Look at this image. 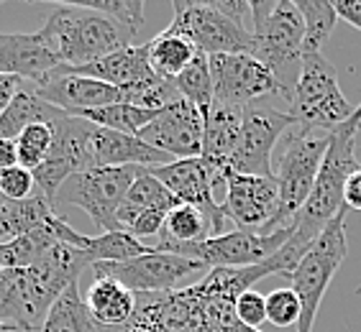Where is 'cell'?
I'll use <instances>...</instances> for the list:
<instances>
[{"instance_id":"obj_1","label":"cell","mask_w":361,"mask_h":332,"mask_svg":"<svg viewBox=\"0 0 361 332\" xmlns=\"http://www.w3.org/2000/svg\"><path fill=\"white\" fill-rule=\"evenodd\" d=\"M92 266L85 250L54 243L34 266L6 269L0 276V322L16 332H42L44 319L64 289Z\"/></svg>"},{"instance_id":"obj_2","label":"cell","mask_w":361,"mask_h":332,"mask_svg":"<svg viewBox=\"0 0 361 332\" xmlns=\"http://www.w3.org/2000/svg\"><path fill=\"white\" fill-rule=\"evenodd\" d=\"M36 34L42 36L49 51L67 70H77V67L92 64L118 51V49L133 46V39H136L121 23L82 6V3L56 6Z\"/></svg>"},{"instance_id":"obj_3","label":"cell","mask_w":361,"mask_h":332,"mask_svg":"<svg viewBox=\"0 0 361 332\" xmlns=\"http://www.w3.org/2000/svg\"><path fill=\"white\" fill-rule=\"evenodd\" d=\"M359 131L361 120L351 115L338 131L331 133V146H328L326 159L320 164L315 187L307 197L302 212L295 220L292 241L302 248H307L326 230L328 222L346 208L343 205V187H346L348 177L359 169V161H356V136H359Z\"/></svg>"},{"instance_id":"obj_4","label":"cell","mask_w":361,"mask_h":332,"mask_svg":"<svg viewBox=\"0 0 361 332\" xmlns=\"http://www.w3.org/2000/svg\"><path fill=\"white\" fill-rule=\"evenodd\" d=\"M251 56L264 64L287 92V103L298 82L305 21L292 0H251Z\"/></svg>"},{"instance_id":"obj_5","label":"cell","mask_w":361,"mask_h":332,"mask_svg":"<svg viewBox=\"0 0 361 332\" xmlns=\"http://www.w3.org/2000/svg\"><path fill=\"white\" fill-rule=\"evenodd\" d=\"M328 146L331 133H300L292 128L279 139L277 156H271V177L279 189V212L271 222V233L295 228L315 187Z\"/></svg>"},{"instance_id":"obj_6","label":"cell","mask_w":361,"mask_h":332,"mask_svg":"<svg viewBox=\"0 0 361 332\" xmlns=\"http://www.w3.org/2000/svg\"><path fill=\"white\" fill-rule=\"evenodd\" d=\"M338 82L334 62L323 51L302 54L300 75L290 100V115L300 133H336L354 115Z\"/></svg>"},{"instance_id":"obj_7","label":"cell","mask_w":361,"mask_h":332,"mask_svg":"<svg viewBox=\"0 0 361 332\" xmlns=\"http://www.w3.org/2000/svg\"><path fill=\"white\" fill-rule=\"evenodd\" d=\"M346 215L348 208H343L334 220L328 222L326 230L307 245L305 253L300 256V261L295 263V269L287 276L292 281V291L298 294L300 305H302L298 332H313L320 302L326 297L336 271L341 269V263L348 256Z\"/></svg>"},{"instance_id":"obj_8","label":"cell","mask_w":361,"mask_h":332,"mask_svg":"<svg viewBox=\"0 0 361 332\" xmlns=\"http://www.w3.org/2000/svg\"><path fill=\"white\" fill-rule=\"evenodd\" d=\"M144 169L146 166H95L87 172L72 174L56 192L54 212L59 215V208L72 205L90 215V220L103 233H121L116 215Z\"/></svg>"},{"instance_id":"obj_9","label":"cell","mask_w":361,"mask_h":332,"mask_svg":"<svg viewBox=\"0 0 361 332\" xmlns=\"http://www.w3.org/2000/svg\"><path fill=\"white\" fill-rule=\"evenodd\" d=\"M164 31L188 39L208 56L254 51V36L249 28L223 15L213 0H174V18Z\"/></svg>"},{"instance_id":"obj_10","label":"cell","mask_w":361,"mask_h":332,"mask_svg":"<svg viewBox=\"0 0 361 332\" xmlns=\"http://www.w3.org/2000/svg\"><path fill=\"white\" fill-rule=\"evenodd\" d=\"M295 128L290 113L277 110L264 103L243 105V123L238 143L223 174H246V177H271V156L279 139ZM223 179V177H221Z\"/></svg>"},{"instance_id":"obj_11","label":"cell","mask_w":361,"mask_h":332,"mask_svg":"<svg viewBox=\"0 0 361 332\" xmlns=\"http://www.w3.org/2000/svg\"><path fill=\"white\" fill-rule=\"evenodd\" d=\"M292 233H295V228L277 230L271 236H257V233H246V230H228L226 236L208 238V241L192 243V245H164V248L154 250L192 258V261L202 263L205 269H249V266L264 263L277 250L285 248Z\"/></svg>"},{"instance_id":"obj_12","label":"cell","mask_w":361,"mask_h":332,"mask_svg":"<svg viewBox=\"0 0 361 332\" xmlns=\"http://www.w3.org/2000/svg\"><path fill=\"white\" fill-rule=\"evenodd\" d=\"M92 276L116 279L133 294H157V291H172L205 269L202 263L185 256H174L164 250H152L146 256H136L131 261H113V263H92Z\"/></svg>"},{"instance_id":"obj_13","label":"cell","mask_w":361,"mask_h":332,"mask_svg":"<svg viewBox=\"0 0 361 332\" xmlns=\"http://www.w3.org/2000/svg\"><path fill=\"white\" fill-rule=\"evenodd\" d=\"M226 200L221 202L223 217L236 230L271 236V222L279 212V189L274 177L223 174Z\"/></svg>"},{"instance_id":"obj_14","label":"cell","mask_w":361,"mask_h":332,"mask_svg":"<svg viewBox=\"0 0 361 332\" xmlns=\"http://www.w3.org/2000/svg\"><path fill=\"white\" fill-rule=\"evenodd\" d=\"M208 62L218 103L251 105L269 95H282L287 100V92L277 77L251 54H213L208 56Z\"/></svg>"},{"instance_id":"obj_15","label":"cell","mask_w":361,"mask_h":332,"mask_svg":"<svg viewBox=\"0 0 361 332\" xmlns=\"http://www.w3.org/2000/svg\"><path fill=\"white\" fill-rule=\"evenodd\" d=\"M149 172L157 177V179L169 189V192L177 197V202L182 205H192V208L202 210L208 215L213 225H216L218 236H226L228 233V220L223 217L221 205L213 197V187H216L221 177H218L216 169H210L205 161L197 156V159H177L169 161L164 166H152Z\"/></svg>"},{"instance_id":"obj_16","label":"cell","mask_w":361,"mask_h":332,"mask_svg":"<svg viewBox=\"0 0 361 332\" xmlns=\"http://www.w3.org/2000/svg\"><path fill=\"white\" fill-rule=\"evenodd\" d=\"M202 113L188 100H177L157 113V118L139 133V139L169 159H197L202 151Z\"/></svg>"},{"instance_id":"obj_17","label":"cell","mask_w":361,"mask_h":332,"mask_svg":"<svg viewBox=\"0 0 361 332\" xmlns=\"http://www.w3.org/2000/svg\"><path fill=\"white\" fill-rule=\"evenodd\" d=\"M34 90L44 103L54 105V108L70 113V115H80V113L123 103V95H121L118 87L100 82V79H92V77L72 75V72H64L62 67L49 77L47 84L34 87Z\"/></svg>"},{"instance_id":"obj_18","label":"cell","mask_w":361,"mask_h":332,"mask_svg":"<svg viewBox=\"0 0 361 332\" xmlns=\"http://www.w3.org/2000/svg\"><path fill=\"white\" fill-rule=\"evenodd\" d=\"M59 67V59L39 34H0V75L31 79L42 87Z\"/></svg>"},{"instance_id":"obj_19","label":"cell","mask_w":361,"mask_h":332,"mask_svg":"<svg viewBox=\"0 0 361 332\" xmlns=\"http://www.w3.org/2000/svg\"><path fill=\"white\" fill-rule=\"evenodd\" d=\"M90 161L95 166H164L169 164L167 153L157 151L139 136H126L118 131H108L92 123L90 133Z\"/></svg>"},{"instance_id":"obj_20","label":"cell","mask_w":361,"mask_h":332,"mask_svg":"<svg viewBox=\"0 0 361 332\" xmlns=\"http://www.w3.org/2000/svg\"><path fill=\"white\" fill-rule=\"evenodd\" d=\"M202 120L205 123H202L200 159L210 169H216L218 177H223L231 153H233V148L238 143V133H241V123H243V105H231V103L213 100L210 110L202 115Z\"/></svg>"},{"instance_id":"obj_21","label":"cell","mask_w":361,"mask_h":332,"mask_svg":"<svg viewBox=\"0 0 361 332\" xmlns=\"http://www.w3.org/2000/svg\"><path fill=\"white\" fill-rule=\"evenodd\" d=\"M72 75H82L92 77V79H100V82H108L118 90L126 87H133V84L144 82V79H152L154 70L149 64V44H133V46H126L113 51V54L103 56L92 64H85V67H77V70H67Z\"/></svg>"},{"instance_id":"obj_22","label":"cell","mask_w":361,"mask_h":332,"mask_svg":"<svg viewBox=\"0 0 361 332\" xmlns=\"http://www.w3.org/2000/svg\"><path fill=\"white\" fill-rule=\"evenodd\" d=\"M85 305L97 327H121L131 319L136 309V294L118 284L116 279L95 276L92 286L87 289Z\"/></svg>"},{"instance_id":"obj_23","label":"cell","mask_w":361,"mask_h":332,"mask_svg":"<svg viewBox=\"0 0 361 332\" xmlns=\"http://www.w3.org/2000/svg\"><path fill=\"white\" fill-rule=\"evenodd\" d=\"M62 115H64V110L44 103L42 97L36 95V90H26V87H23V90L13 97V103L0 113V141H16L18 133H21L23 128H28V125H34V123L51 125L56 118H62Z\"/></svg>"},{"instance_id":"obj_24","label":"cell","mask_w":361,"mask_h":332,"mask_svg":"<svg viewBox=\"0 0 361 332\" xmlns=\"http://www.w3.org/2000/svg\"><path fill=\"white\" fill-rule=\"evenodd\" d=\"M208 238H218V230L213 225L208 215L202 210L192 208V205H177L169 210L167 222L161 233L157 236V245L154 248H164V245H192V243H202Z\"/></svg>"},{"instance_id":"obj_25","label":"cell","mask_w":361,"mask_h":332,"mask_svg":"<svg viewBox=\"0 0 361 332\" xmlns=\"http://www.w3.org/2000/svg\"><path fill=\"white\" fill-rule=\"evenodd\" d=\"M177 205H180L177 197H174L149 169H144V172L136 177V181L131 184L128 194H126V200H123V205H121L118 215H116V220H118L121 233H126L128 225H131L141 212H146V210H154V208L172 210V208H177Z\"/></svg>"},{"instance_id":"obj_26","label":"cell","mask_w":361,"mask_h":332,"mask_svg":"<svg viewBox=\"0 0 361 332\" xmlns=\"http://www.w3.org/2000/svg\"><path fill=\"white\" fill-rule=\"evenodd\" d=\"M51 215H56L54 208L39 194H31L28 200L21 202H6L0 210V245H8L26 233H34Z\"/></svg>"},{"instance_id":"obj_27","label":"cell","mask_w":361,"mask_h":332,"mask_svg":"<svg viewBox=\"0 0 361 332\" xmlns=\"http://www.w3.org/2000/svg\"><path fill=\"white\" fill-rule=\"evenodd\" d=\"M42 332H100L87 312L80 286L72 284L70 289H64L62 297L49 309Z\"/></svg>"},{"instance_id":"obj_28","label":"cell","mask_w":361,"mask_h":332,"mask_svg":"<svg viewBox=\"0 0 361 332\" xmlns=\"http://www.w3.org/2000/svg\"><path fill=\"white\" fill-rule=\"evenodd\" d=\"M146 44H149V64H152L154 75L167 77V79H174L197 56V49L188 39L167 34V31H161L159 36H154L152 42Z\"/></svg>"},{"instance_id":"obj_29","label":"cell","mask_w":361,"mask_h":332,"mask_svg":"<svg viewBox=\"0 0 361 332\" xmlns=\"http://www.w3.org/2000/svg\"><path fill=\"white\" fill-rule=\"evenodd\" d=\"M51 217H54V215H51ZM51 217L44 222L42 228H36L34 233H26V236L16 238V241L8 243V245H0L3 269H28V266H34L54 243H59V238H56L54 230H51Z\"/></svg>"},{"instance_id":"obj_30","label":"cell","mask_w":361,"mask_h":332,"mask_svg":"<svg viewBox=\"0 0 361 332\" xmlns=\"http://www.w3.org/2000/svg\"><path fill=\"white\" fill-rule=\"evenodd\" d=\"M305 21V44H302V54H315L323 51V44L328 36L334 34L338 13H336V3L331 0H298L295 3Z\"/></svg>"},{"instance_id":"obj_31","label":"cell","mask_w":361,"mask_h":332,"mask_svg":"<svg viewBox=\"0 0 361 332\" xmlns=\"http://www.w3.org/2000/svg\"><path fill=\"white\" fill-rule=\"evenodd\" d=\"M174 84H177L182 100L192 103L195 108L205 115V113L210 110L213 100H216V95H213V77H210L208 54L197 51V56H195L192 62L174 77Z\"/></svg>"},{"instance_id":"obj_32","label":"cell","mask_w":361,"mask_h":332,"mask_svg":"<svg viewBox=\"0 0 361 332\" xmlns=\"http://www.w3.org/2000/svg\"><path fill=\"white\" fill-rule=\"evenodd\" d=\"M77 118L90 120V123L100 125V128H108V131H118L126 133V136H139L146 125L157 118V113L141 110V108H133L128 103H116V105H108V108L80 113Z\"/></svg>"},{"instance_id":"obj_33","label":"cell","mask_w":361,"mask_h":332,"mask_svg":"<svg viewBox=\"0 0 361 332\" xmlns=\"http://www.w3.org/2000/svg\"><path fill=\"white\" fill-rule=\"evenodd\" d=\"M121 95H123V103L152 113H159L164 108H169L172 103H177V100H182L174 79H167V77H159V75L133 84V87H126V90H121Z\"/></svg>"},{"instance_id":"obj_34","label":"cell","mask_w":361,"mask_h":332,"mask_svg":"<svg viewBox=\"0 0 361 332\" xmlns=\"http://www.w3.org/2000/svg\"><path fill=\"white\" fill-rule=\"evenodd\" d=\"M51 146H54V131L51 125L34 123L23 128L16 139V148H18V166L34 172L36 166H42L47 161V156L51 153Z\"/></svg>"},{"instance_id":"obj_35","label":"cell","mask_w":361,"mask_h":332,"mask_svg":"<svg viewBox=\"0 0 361 332\" xmlns=\"http://www.w3.org/2000/svg\"><path fill=\"white\" fill-rule=\"evenodd\" d=\"M82 6L113 18L131 36H136L144 28V3L141 0H100V3H82Z\"/></svg>"},{"instance_id":"obj_36","label":"cell","mask_w":361,"mask_h":332,"mask_svg":"<svg viewBox=\"0 0 361 332\" xmlns=\"http://www.w3.org/2000/svg\"><path fill=\"white\" fill-rule=\"evenodd\" d=\"M302 305H300L298 294L290 289H274L267 294V322L274 327H292L300 322Z\"/></svg>"},{"instance_id":"obj_37","label":"cell","mask_w":361,"mask_h":332,"mask_svg":"<svg viewBox=\"0 0 361 332\" xmlns=\"http://www.w3.org/2000/svg\"><path fill=\"white\" fill-rule=\"evenodd\" d=\"M0 194L6 202H21L34 194V174L23 166H11L0 172Z\"/></svg>"},{"instance_id":"obj_38","label":"cell","mask_w":361,"mask_h":332,"mask_svg":"<svg viewBox=\"0 0 361 332\" xmlns=\"http://www.w3.org/2000/svg\"><path fill=\"white\" fill-rule=\"evenodd\" d=\"M236 317L241 325L259 330L267 322V297L259 291L249 289L236 299Z\"/></svg>"},{"instance_id":"obj_39","label":"cell","mask_w":361,"mask_h":332,"mask_svg":"<svg viewBox=\"0 0 361 332\" xmlns=\"http://www.w3.org/2000/svg\"><path fill=\"white\" fill-rule=\"evenodd\" d=\"M343 205H346L348 210H359L361 212V166L346 179V187H343Z\"/></svg>"},{"instance_id":"obj_40","label":"cell","mask_w":361,"mask_h":332,"mask_svg":"<svg viewBox=\"0 0 361 332\" xmlns=\"http://www.w3.org/2000/svg\"><path fill=\"white\" fill-rule=\"evenodd\" d=\"M21 82H23V79H18V77L0 75V113L6 110L8 105L13 103V97L23 90Z\"/></svg>"},{"instance_id":"obj_41","label":"cell","mask_w":361,"mask_h":332,"mask_svg":"<svg viewBox=\"0 0 361 332\" xmlns=\"http://www.w3.org/2000/svg\"><path fill=\"white\" fill-rule=\"evenodd\" d=\"M336 13L341 21L351 23L361 31V0H341V3H336Z\"/></svg>"},{"instance_id":"obj_42","label":"cell","mask_w":361,"mask_h":332,"mask_svg":"<svg viewBox=\"0 0 361 332\" xmlns=\"http://www.w3.org/2000/svg\"><path fill=\"white\" fill-rule=\"evenodd\" d=\"M11 166H18V148H16V141H0V172H3V169H11Z\"/></svg>"},{"instance_id":"obj_43","label":"cell","mask_w":361,"mask_h":332,"mask_svg":"<svg viewBox=\"0 0 361 332\" xmlns=\"http://www.w3.org/2000/svg\"><path fill=\"white\" fill-rule=\"evenodd\" d=\"M354 115H356V118L361 120V105H359V108H356V110H354Z\"/></svg>"},{"instance_id":"obj_44","label":"cell","mask_w":361,"mask_h":332,"mask_svg":"<svg viewBox=\"0 0 361 332\" xmlns=\"http://www.w3.org/2000/svg\"><path fill=\"white\" fill-rule=\"evenodd\" d=\"M0 332H11V330H8V327L3 325V322H0Z\"/></svg>"},{"instance_id":"obj_45","label":"cell","mask_w":361,"mask_h":332,"mask_svg":"<svg viewBox=\"0 0 361 332\" xmlns=\"http://www.w3.org/2000/svg\"><path fill=\"white\" fill-rule=\"evenodd\" d=\"M3 205H6V200H3V194H0V210H3Z\"/></svg>"},{"instance_id":"obj_46","label":"cell","mask_w":361,"mask_h":332,"mask_svg":"<svg viewBox=\"0 0 361 332\" xmlns=\"http://www.w3.org/2000/svg\"><path fill=\"white\" fill-rule=\"evenodd\" d=\"M3 271H6V269H3V261H0V276H3Z\"/></svg>"},{"instance_id":"obj_47","label":"cell","mask_w":361,"mask_h":332,"mask_svg":"<svg viewBox=\"0 0 361 332\" xmlns=\"http://www.w3.org/2000/svg\"><path fill=\"white\" fill-rule=\"evenodd\" d=\"M356 294H361V286H356Z\"/></svg>"}]
</instances>
